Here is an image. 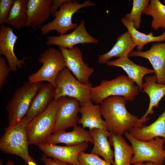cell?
Segmentation results:
<instances>
[{
  "mask_svg": "<svg viewBox=\"0 0 165 165\" xmlns=\"http://www.w3.org/2000/svg\"><path fill=\"white\" fill-rule=\"evenodd\" d=\"M57 100L58 105L53 133L65 131L68 128L77 126L80 119L78 113L80 106L77 99L64 96Z\"/></svg>",
  "mask_w": 165,
  "mask_h": 165,
  "instance_id": "obj_10",
  "label": "cell"
},
{
  "mask_svg": "<svg viewBox=\"0 0 165 165\" xmlns=\"http://www.w3.org/2000/svg\"><path fill=\"white\" fill-rule=\"evenodd\" d=\"M46 43L48 46L53 45L67 49L73 48L79 44H97L98 40L87 31L85 21L82 20L77 27L71 33L59 36H49Z\"/></svg>",
  "mask_w": 165,
  "mask_h": 165,
  "instance_id": "obj_12",
  "label": "cell"
},
{
  "mask_svg": "<svg viewBox=\"0 0 165 165\" xmlns=\"http://www.w3.org/2000/svg\"><path fill=\"white\" fill-rule=\"evenodd\" d=\"M128 132L133 137L140 141H147L158 137L165 140V108L163 113L149 125L136 127Z\"/></svg>",
  "mask_w": 165,
  "mask_h": 165,
  "instance_id": "obj_23",
  "label": "cell"
},
{
  "mask_svg": "<svg viewBox=\"0 0 165 165\" xmlns=\"http://www.w3.org/2000/svg\"><path fill=\"white\" fill-rule=\"evenodd\" d=\"M126 104L124 98L119 96L108 97L100 104L101 115L111 133L122 136L134 127L144 125L137 116L128 111Z\"/></svg>",
  "mask_w": 165,
  "mask_h": 165,
  "instance_id": "obj_1",
  "label": "cell"
},
{
  "mask_svg": "<svg viewBox=\"0 0 165 165\" xmlns=\"http://www.w3.org/2000/svg\"><path fill=\"white\" fill-rule=\"evenodd\" d=\"M124 135L134 149L131 164L151 162L157 165H163L165 160L164 139L158 137L147 141H140L133 137L128 131Z\"/></svg>",
  "mask_w": 165,
  "mask_h": 165,
  "instance_id": "obj_7",
  "label": "cell"
},
{
  "mask_svg": "<svg viewBox=\"0 0 165 165\" xmlns=\"http://www.w3.org/2000/svg\"><path fill=\"white\" fill-rule=\"evenodd\" d=\"M55 90V87L50 83H42L22 120L28 124L45 111L54 99Z\"/></svg>",
  "mask_w": 165,
  "mask_h": 165,
  "instance_id": "obj_16",
  "label": "cell"
},
{
  "mask_svg": "<svg viewBox=\"0 0 165 165\" xmlns=\"http://www.w3.org/2000/svg\"><path fill=\"white\" fill-rule=\"evenodd\" d=\"M89 131L94 141V146L91 153L101 156L106 161L113 164L114 153L108 139L111 133L108 131L99 128H94Z\"/></svg>",
  "mask_w": 165,
  "mask_h": 165,
  "instance_id": "obj_24",
  "label": "cell"
},
{
  "mask_svg": "<svg viewBox=\"0 0 165 165\" xmlns=\"http://www.w3.org/2000/svg\"><path fill=\"white\" fill-rule=\"evenodd\" d=\"M10 69L6 62L5 58L2 56L0 57V89L6 82L7 78L11 72Z\"/></svg>",
  "mask_w": 165,
  "mask_h": 165,
  "instance_id": "obj_32",
  "label": "cell"
},
{
  "mask_svg": "<svg viewBox=\"0 0 165 165\" xmlns=\"http://www.w3.org/2000/svg\"><path fill=\"white\" fill-rule=\"evenodd\" d=\"M95 5V2L89 0L82 3L68 0L61 7L53 20L42 27L41 30L42 35H45L50 31H55L60 35H63L70 30L75 29L78 25L72 22L73 15L80 9Z\"/></svg>",
  "mask_w": 165,
  "mask_h": 165,
  "instance_id": "obj_9",
  "label": "cell"
},
{
  "mask_svg": "<svg viewBox=\"0 0 165 165\" xmlns=\"http://www.w3.org/2000/svg\"><path fill=\"white\" fill-rule=\"evenodd\" d=\"M134 57L148 59L155 73L157 82L165 84V42L154 43L145 51L132 50L128 57Z\"/></svg>",
  "mask_w": 165,
  "mask_h": 165,
  "instance_id": "obj_14",
  "label": "cell"
},
{
  "mask_svg": "<svg viewBox=\"0 0 165 165\" xmlns=\"http://www.w3.org/2000/svg\"><path fill=\"white\" fill-rule=\"evenodd\" d=\"M38 61L42 65L37 72L29 76L28 81L31 82L46 81L55 88L58 74L66 68L61 51L60 49L50 47L41 54Z\"/></svg>",
  "mask_w": 165,
  "mask_h": 165,
  "instance_id": "obj_8",
  "label": "cell"
},
{
  "mask_svg": "<svg viewBox=\"0 0 165 165\" xmlns=\"http://www.w3.org/2000/svg\"><path fill=\"white\" fill-rule=\"evenodd\" d=\"M38 146L39 149L48 157L73 165H80L78 160L79 155L86 150L88 144L87 142H85L75 145L61 146L46 143Z\"/></svg>",
  "mask_w": 165,
  "mask_h": 165,
  "instance_id": "obj_13",
  "label": "cell"
},
{
  "mask_svg": "<svg viewBox=\"0 0 165 165\" xmlns=\"http://www.w3.org/2000/svg\"><path fill=\"white\" fill-rule=\"evenodd\" d=\"M14 0H0V24L4 25L8 17Z\"/></svg>",
  "mask_w": 165,
  "mask_h": 165,
  "instance_id": "obj_31",
  "label": "cell"
},
{
  "mask_svg": "<svg viewBox=\"0 0 165 165\" xmlns=\"http://www.w3.org/2000/svg\"><path fill=\"white\" fill-rule=\"evenodd\" d=\"M109 66L118 67L122 68L128 75V77L137 84L139 91L142 90L143 79L148 74L154 73L153 70L137 64L128 57L118 58L106 64Z\"/></svg>",
  "mask_w": 165,
  "mask_h": 165,
  "instance_id": "obj_21",
  "label": "cell"
},
{
  "mask_svg": "<svg viewBox=\"0 0 165 165\" xmlns=\"http://www.w3.org/2000/svg\"><path fill=\"white\" fill-rule=\"evenodd\" d=\"M79 112L81 114L78 124H81L85 128L89 130L94 128H99L108 131L106 123L102 118L100 106L94 105L92 101L80 107Z\"/></svg>",
  "mask_w": 165,
  "mask_h": 165,
  "instance_id": "obj_22",
  "label": "cell"
},
{
  "mask_svg": "<svg viewBox=\"0 0 165 165\" xmlns=\"http://www.w3.org/2000/svg\"><path fill=\"white\" fill-rule=\"evenodd\" d=\"M78 160L80 165H112L98 155L81 152L79 155Z\"/></svg>",
  "mask_w": 165,
  "mask_h": 165,
  "instance_id": "obj_30",
  "label": "cell"
},
{
  "mask_svg": "<svg viewBox=\"0 0 165 165\" xmlns=\"http://www.w3.org/2000/svg\"><path fill=\"white\" fill-rule=\"evenodd\" d=\"M85 142L93 143L90 132L82 127L77 126L74 127L73 130L71 131H62L53 133L46 143L53 145L63 143L67 145H75Z\"/></svg>",
  "mask_w": 165,
  "mask_h": 165,
  "instance_id": "obj_18",
  "label": "cell"
},
{
  "mask_svg": "<svg viewBox=\"0 0 165 165\" xmlns=\"http://www.w3.org/2000/svg\"><path fill=\"white\" fill-rule=\"evenodd\" d=\"M28 124L22 120L15 125L6 128L0 138V149L4 153L19 156L27 165H37L28 151Z\"/></svg>",
  "mask_w": 165,
  "mask_h": 165,
  "instance_id": "obj_2",
  "label": "cell"
},
{
  "mask_svg": "<svg viewBox=\"0 0 165 165\" xmlns=\"http://www.w3.org/2000/svg\"><path fill=\"white\" fill-rule=\"evenodd\" d=\"M27 0H14L5 24L19 30L25 26L27 20Z\"/></svg>",
  "mask_w": 165,
  "mask_h": 165,
  "instance_id": "obj_27",
  "label": "cell"
},
{
  "mask_svg": "<svg viewBox=\"0 0 165 165\" xmlns=\"http://www.w3.org/2000/svg\"><path fill=\"white\" fill-rule=\"evenodd\" d=\"M56 83L54 100H57L64 96L73 97L79 101L80 107L92 101L90 93L93 87L92 83H81L66 67L58 74Z\"/></svg>",
  "mask_w": 165,
  "mask_h": 165,
  "instance_id": "obj_6",
  "label": "cell"
},
{
  "mask_svg": "<svg viewBox=\"0 0 165 165\" xmlns=\"http://www.w3.org/2000/svg\"><path fill=\"white\" fill-rule=\"evenodd\" d=\"M68 0H53L51 8V13L54 17L58 11V9Z\"/></svg>",
  "mask_w": 165,
  "mask_h": 165,
  "instance_id": "obj_34",
  "label": "cell"
},
{
  "mask_svg": "<svg viewBox=\"0 0 165 165\" xmlns=\"http://www.w3.org/2000/svg\"><path fill=\"white\" fill-rule=\"evenodd\" d=\"M164 165H165V163H164Z\"/></svg>",
  "mask_w": 165,
  "mask_h": 165,
  "instance_id": "obj_40",
  "label": "cell"
},
{
  "mask_svg": "<svg viewBox=\"0 0 165 165\" xmlns=\"http://www.w3.org/2000/svg\"><path fill=\"white\" fill-rule=\"evenodd\" d=\"M6 165H14L13 162L12 161L9 160L7 162Z\"/></svg>",
  "mask_w": 165,
  "mask_h": 165,
  "instance_id": "obj_36",
  "label": "cell"
},
{
  "mask_svg": "<svg viewBox=\"0 0 165 165\" xmlns=\"http://www.w3.org/2000/svg\"><path fill=\"white\" fill-rule=\"evenodd\" d=\"M149 2L148 0H133L130 12L124 17L127 20L133 22L136 29L140 28L141 14L148 5Z\"/></svg>",
  "mask_w": 165,
  "mask_h": 165,
  "instance_id": "obj_29",
  "label": "cell"
},
{
  "mask_svg": "<svg viewBox=\"0 0 165 165\" xmlns=\"http://www.w3.org/2000/svg\"><path fill=\"white\" fill-rule=\"evenodd\" d=\"M163 2L165 4V0H163Z\"/></svg>",
  "mask_w": 165,
  "mask_h": 165,
  "instance_id": "obj_39",
  "label": "cell"
},
{
  "mask_svg": "<svg viewBox=\"0 0 165 165\" xmlns=\"http://www.w3.org/2000/svg\"><path fill=\"white\" fill-rule=\"evenodd\" d=\"M143 13L151 16V27L156 31L160 28L165 30V5L159 0H151Z\"/></svg>",
  "mask_w": 165,
  "mask_h": 165,
  "instance_id": "obj_28",
  "label": "cell"
},
{
  "mask_svg": "<svg viewBox=\"0 0 165 165\" xmlns=\"http://www.w3.org/2000/svg\"><path fill=\"white\" fill-rule=\"evenodd\" d=\"M141 165H157L151 162H146L145 163H143Z\"/></svg>",
  "mask_w": 165,
  "mask_h": 165,
  "instance_id": "obj_35",
  "label": "cell"
},
{
  "mask_svg": "<svg viewBox=\"0 0 165 165\" xmlns=\"http://www.w3.org/2000/svg\"><path fill=\"white\" fill-rule=\"evenodd\" d=\"M58 102L54 100L44 112L35 117L27 126L29 144H46L53 133L55 125Z\"/></svg>",
  "mask_w": 165,
  "mask_h": 165,
  "instance_id": "obj_5",
  "label": "cell"
},
{
  "mask_svg": "<svg viewBox=\"0 0 165 165\" xmlns=\"http://www.w3.org/2000/svg\"><path fill=\"white\" fill-rule=\"evenodd\" d=\"M144 79L145 82L142 85V92H145L148 95L150 102L146 112L140 119L141 122L144 124L149 120L148 116L154 113L153 108L158 106L160 101L165 96V84L157 83L155 75L145 77Z\"/></svg>",
  "mask_w": 165,
  "mask_h": 165,
  "instance_id": "obj_19",
  "label": "cell"
},
{
  "mask_svg": "<svg viewBox=\"0 0 165 165\" xmlns=\"http://www.w3.org/2000/svg\"><path fill=\"white\" fill-rule=\"evenodd\" d=\"M135 83L124 75L110 80H102L99 85L92 88L91 100L97 104H101L108 97L119 96L123 97L126 101H133L139 91L138 86Z\"/></svg>",
  "mask_w": 165,
  "mask_h": 165,
  "instance_id": "obj_3",
  "label": "cell"
},
{
  "mask_svg": "<svg viewBox=\"0 0 165 165\" xmlns=\"http://www.w3.org/2000/svg\"><path fill=\"white\" fill-rule=\"evenodd\" d=\"M142 162H139L137 163H136L134 164V165H141V164L143 163Z\"/></svg>",
  "mask_w": 165,
  "mask_h": 165,
  "instance_id": "obj_37",
  "label": "cell"
},
{
  "mask_svg": "<svg viewBox=\"0 0 165 165\" xmlns=\"http://www.w3.org/2000/svg\"><path fill=\"white\" fill-rule=\"evenodd\" d=\"M42 83V82H26L16 90L6 107L8 126L15 125L22 120Z\"/></svg>",
  "mask_w": 165,
  "mask_h": 165,
  "instance_id": "obj_4",
  "label": "cell"
},
{
  "mask_svg": "<svg viewBox=\"0 0 165 165\" xmlns=\"http://www.w3.org/2000/svg\"><path fill=\"white\" fill-rule=\"evenodd\" d=\"M136 46L127 31L119 36L115 44L109 51L99 55L98 63L106 64L113 57L118 58L128 57L129 54Z\"/></svg>",
  "mask_w": 165,
  "mask_h": 165,
  "instance_id": "obj_20",
  "label": "cell"
},
{
  "mask_svg": "<svg viewBox=\"0 0 165 165\" xmlns=\"http://www.w3.org/2000/svg\"><path fill=\"white\" fill-rule=\"evenodd\" d=\"M53 0H28L27 20L25 27L36 28L47 21L51 14V8Z\"/></svg>",
  "mask_w": 165,
  "mask_h": 165,
  "instance_id": "obj_17",
  "label": "cell"
},
{
  "mask_svg": "<svg viewBox=\"0 0 165 165\" xmlns=\"http://www.w3.org/2000/svg\"><path fill=\"white\" fill-rule=\"evenodd\" d=\"M114 149V162L112 165H131L134 154L133 147L122 136L111 133L108 138Z\"/></svg>",
  "mask_w": 165,
  "mask_h": 165,
  "instance_id": "obj_25",
  "label": "cell"
},
{
  "mask_svg": "<svg viewBox=\"0 0 165 165\" xmlns=\"http://www.w3.org/2000/svg\"><path fill=\"white\" fill-rule=\"evenodd\" d=\"M41 160L43 162L44 165H73L58 159L48 157L45 154L42 156Z\"/></svg>",
  "mask_w": 165,
  "mask_h": 165,
  "instance_id": "obj_33",
  "label": "cell"
},
{
  "mask_svg": "<svg viewBox=\"0 0 165 165\" xmlns=\"http://www.w3.org/2000/svg\"><path fill=\"white\" fill-rule=\"evenodd\" d=\"M121 22L126 27L130 33L131 38L136 45L138 51H141L147 44L152 42H160L165 41V32L159 36H154L152 32L147 34L141 32L135 28L133 22L127 20L124 17Z\"/></svg>",
  "mask_w": 165,
  "mask_h": 165,
  "instance_id": "obj_26",
  "label": "cell"
},
{
  "mask_svg": "<svg viewBox=\"0 0 165 165\" xmlns=\"http://www.w3.org/2000/svg\"><path fill=\"white\" fill-rule=\"evenodd\" d=\"M66 63V67L73 75L82 83L88 84L89 79L94 69L88 66L84 62L80 49L77 47L67 49L59 47Z\"/></svg>",
  "mask_w": 165,
  "mask_h": 165,
  "instance_id": "obj_11",
  "label": "cell"
},
{
  "mask_svg": "<svg viewBox=\"0 0 165 165\" xmlns=\"http://www.w3.org/2000/svg\"><path fill=\"white\" fill-rule=\"evenodd\" d=\"M0 165H3V163L1 161H0Z\"/></svg>",
  "mask_w": 165,
  "mask_h": 165,
  "instance_id": "obj_38",
  "label": "cell"
},
{
  "mask_svg": "<svg viewBox=\"0 0 165 165\" xmlns=\"http://www.w3.org/2000/svg\"><path fill=\"white\" fill-rule=\"evenodd\" d=\"M17 36L14 34L12 28L4 24L1 25L0 28V55L6 58L11 71L16 72L25 64L24 57L22 59H18L14 52V48Z\"/></svg>",
  "mask_w": 165,
  "mask_h": 165,
  "instance_id": "obj_15",
  "label": "cell"
}]
</instances>
